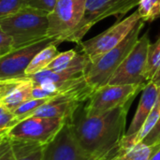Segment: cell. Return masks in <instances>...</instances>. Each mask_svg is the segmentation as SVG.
<instances>
[{"label":"cell","mask_w":160,"mask_h":160,"mask_svg":"<svg viewBox=\"0 0 160 160\" xmlns=\"http://www.w3.org/2000/svg\"><path fill=\"white\" fill-rule=\"evenodd\" d=\"M129 104L96 115L83 114L77 122L74 119V133L80 145L99 159L112 160L120 154Z\"/></svg>","instance_id":"1"},{"label":"cell","mask_w":160,"mask_h":160,"mask_svg":"<svg viewBox=\"0 0 160 160\" xmlns=\"http://www.w3.org/2000/svg\"><path fill=\"white\" fill-rule=\"evenodd\" d=\"M137 10L144 22H154L160 18V0H140Z\"/></svg>","instance_id":"18"},{"label":"cell","mask_w":160,"mask_h":160,"mask_svg":"<svg viewBox=\"0 0 160 160\" xmlns=\"http://www.w3.org/2000/svg\"><path fill=\"white\" fill-rule=\"evenodd\" d=\"M68 121L70 120L65 118L31 116L19 122L6 135L45 146L56 137Z\"/></svg>","instance_id":"8"},{"label":"cell","mask_w":160,"mask_h":160,"mask_svg":"<svg viewBox=\"0 0 160 160\" xmlns=\"http://www.w3.org/2000/svg\"><path fill=\"white\" fill-rule=\"evenodd\" d=\"M9 139L18 160H43L44 147L46 145L11 137Z\"/></svg>","instance_id":"14"},{"label":"cell","mask_w":160,"mask_h":160,"mask_svg":"<svg viewBox=\"0 0 160 160\" xmlns=\"http://www.w3.org/2000/svg\"><path fill=\"white\" fill-rule=\"evenodd\" d=\"M148 35L149 32L147 31L139 38L132 51L120 65L108 84H133L145 86L148 83L145 78L148 50L151 44Z\"/></svg>","instance_id":"7"},{"label":"cell","mask_w":160,"mask_h":160,"mask_svg":"<svg viewBox=\"0 0 160 160\" xmlns=\"http://www.w3.org/2000/svg\"><path fill=\"white\" fill-rule=\"evenodd\" d=\"M26 7L27 0H0V19L15 15Z\"/></svg>","instance_id":"20"},{"label":"cell","mask_w":160,"mask_h":160,"mask_svg":"<svg viewBox=\"0 0 160 160\" xmlns=\"http://www.w3.org/2000/svg\"><path fill=\"white\" fill-rule=\"evenodd\" d=\"M156 84H157L158 86H160V80L158 82H157V83H156Z\"/></svg>","instance_id":"28"},{"label":"cell","mask_w":160,"mask_h":160,"mask_svg":"<svg viewBox=\"0 0 160 160\" xmlns=\"http://www.w3.org/2000/svg\"><path fill=\"white\" fill-rule=\"evenodd\" d=\"M160 118V86H158V99L156 101V104L150 113V115L148 116L145 124L143 125V127L142 128V129L140 130V132L135 136L134 138V143L138 144L140 142H142V140L146 137V135L152 130V128L155 127V125L157 124V122L159 120Z\"/></svg>","instance_id":"19"},{"label":"cell","mask_w":160,"mask_h":160,"mask_svg":"<svg viewBox=\"0 0 160 160\" xmlns=\"http://www.w3.org/2000/svg\"><path fill=\"white\" fill-rule=\"evenodd\" d=\"M48 15L47 11L26 7L15 15L0 19V29L13 38L16 50L48 38Z\"/></svg>","instance_id":"2"},{"label":"cell","mask_w":160,"mask_h":160,"mask_svg":"<svg viewBox=\"0 0 160 160\" xmlns=\"http://www.w3.org/2000/svg\"><path fill=\"white\" fill-rule=\"evenodd\" d=\"M85 5L86 0H58L48 15V38L68 41L83 19Z\"/></svg>","instance_id":"6"},{"label":"cell","mask_w":160,"mask_h":160,"mask_svg":"<svg viewBox=\"0 0 160 160\" xmlns=\"http://www.w3.org/2000/svg\"><path fill=\"white\" fill-rule=\"evenodd\" d=\"M59 42H54L47 47H45L43 50H41L38 53L36 54L30 65L25 70V76L34 75L38 72H40L42 70H45L49 65L53 61V59L60 53V52L57 49V45Z\"/></svg>","instance_id":"15"},{"label":"cell","mask_w":160,"mask_h":160,"mask_svg":"<svg viewBox=\"0 0 160 160\" xmlns=\"http://www.w3.org/2000/svg\"><path fill=\"white\" fill-rule=\"evenodd\" d=\"M60 41L47 38L33 44L18 48L10 53L0 57V81L17 79L25 76V70L36 56L45 47Z\"/></svg>","instance_id":"11"},{"label":"cell","mask_w":160,"mask_h":160,"mask_svg":"<svg viewBox=\"0 0 160 160\" xmlns=\"http://www.w3.org/2000/svg\"><path fill=\"white\" fill-rule=\"evenodd\" d=\"M33 87L34 83L27 76L0 81V105L15 112L32 98Z\"/></svg>","instance_id":"12"},{"label":"cell","mask_w":160,"mask_h":160,"mask_svg":"<svg viewBox=\"0 0 160 160\" xmlns=\"http://www.w3.org/2000/svg\"><path fill=\"white\" fill-rule=\"evenodd\" d=\"M78 54V52L75 49L68 50L67 52H60L54 59L53 61L49 65V67L46 69H51V70H58L65 68L68 67L71 61L75 58V56Z\"/></svg>","instance_id":"21"},{"label":"cell","mask_w":160,"mask_h":160,"mask_svg":"<svg viewBox=\"0 0 160 160\" xmlns=\"http://www.w3.org/2000/svg\"><path fill=\"white\" fill-rule=\"evenodd\" d=\"M158 96V86L153 82H148L142 90L138 109L135 112L129 128H128V131L126 132V135H133L140 132L156 104Z\"/></svg>","instance_id":"13"},{"label":"cell","mask_w":160,"mask_h":160,"mask_svg":"<svg viewBox=\"0 0 160 160\" xmlns=\"http://www.w3.org/2000/svg\"><path fill=\"white\" fill-rule=\"evenodd\" d=\"M142 142L150 147L160 146V118L155 125V127L152 128V130L142 140Z\"/></svg>","instance_id":"25"},{"label":"cell","mask_w":160,"mask_h":160,"mask_svg":"<svg viewBox=\"0 0 160 160\" xmlns=\"http://www.w3.org/2000/svg\"><path fill=\"white\" fill-rule=\"evenodd\" d=\"M58 0H27V5L30 8L41 9L47 12L52 11Z\"/></svg>","instance_id":"26"},{"label":"cell","mask_w":160,"mask_h":160,"mask_svg":"<svg viewBox=\"0 0 160 160\" xmlns=\"http://www.w3.org/2000/svg\"><path fill=\"white\" fill-rule=\"evenodd\" d=\"M140 20H142L141 16L138 10H136L126 19L117 22L99 35L77 43L78 48H80L81 52L88 56L92 63L96 62L103 54L119 45L128 36Z\"/></svg>","instance_id":"5"},{"label":"cell","mask_w":160,"mask_h":160,"mask_svg":"<svg viewBox=\"0 0 160 160\" xmlns=\"http://www.w3.org/2000/svg\"><path fill=\"white\" fill-rule=\"evenodd\" d=\"M0 160H18L8 136H0Z\"/></svg>","instance_id":"23"},{"label":"cell","mask_w":160,"mask_h":160,"mask_svg":"<svg viewBox=\"0 0 160 160\" xmlns=\"http://www.w3.org/2000/svg\"><path fill=\"white\" fill-rule=\"evenodd\" d=\"M143 88L142 85L107 84L92 94L84 107L83 114L87 116L96 115L130 103Z\"/></svg>","instance_id":"9"},{"label":"cell","mask_w":160,"mask_h":160,"mask_svg":"<svg viewBox=\"0 0 160 160\" xmlns=\"http://www.w3.org/2000/svg\"><path fill=\"white\" fill-rule=\"evenodd\" d=\"M145 78L148 82L155 83L160 80V38L149 46Z\"/></svg>","instance_id":"16"},{"label":"cell","mask_w":160,"mask_h":160,"mask_svg":"<svg viewBox=\"0 0 160 160\" xmlns=\"http://www.w3.org/2000/svg\"><path fill=\"white\" fill-rule=\"evenodd\" d=\"M157 148L140 142L126 151H122L112 160H150Z\"/></svg>","instance_id":"17"},{"label":"cell","mask_w":160,"mask_h":160,"mask_svg":"<svg viewBox=\"0 0 160 160\" xmlns=\"http://www.w3.org/2000/svg\"><path fill=\"white\" fill-rule=\"evenodd\" d=\"M150 160H160V146H158L156 151L154 152V154L151 156Z\"/></svg>","instance_id":"27"},{"label":"cell","mask_w":160,"mask_h":160,"mask_svg":"<svg viewBox=\"0 0 160 160\" xmlns=\"http://www.w3.org/2000/svg\"><path fill=\"white\" fill-rule=\"evenodd\" d=\"M15 120L16 115L14 112L3 105H0V136L8 133V131L14 126Z\"/></svg>","instance_id":"22"},{"label":"cell","mask_w":160,"mask_h":160,"mask_svg":"<svg viewBox=\"0 0 160 160\" xmlns=\"http://www.w3.org/2000/svg\"><path fill=\"white\" fill-rule=\"evenodd\" d=\"M73 122L74 120L68 121L44 147L43 160H103L88 154L80 145L74 133Z\"/></svg>","instance_id":"10"},{"label":"cell","mask_w":160,"mask_h":160,"mask_svg":"<svg viewBox=\"0 0 160 160\" xmlns=\"http://www.w3.org/2000/svg\"><path fill=\"white\" fill-rule=\"evenodd\" d=\"M144 22L140 20L128 36L115 48L103 54L96 62H91L84 71V78L89 86L95 91L107 85L126 57L132 51L140 38Z\"/></svg>","instance_id":"3"},{"label":"cell","mask_w":160,"mask_h":160,"mask_svg":"<svg viewBox=\"0 0 160 160\" xmlns=\"http://www.w3.org/2000/svg\"><path fill=\"white\" fill-rule=\"evenodd\" d=\"M15 50L13 38L0 29V57H3Z\"/></svg>","instance_id":"24"},{"label":"cell","mask_w":160,"mask_h":160,"mask_svg":"<svg viewBox=\"0 0 160 160\" xmlns=\"http://www.w3.org/2000/svg\"><path fill=\"white\" fill-rule=\"evenodd\" d=\"M139 3L140 0H86L83 19L68 41L81 42L96 23L108 17L114 16L119 22L120 18L138 7Z\"/></svg>","instance_id":"4"}]
</instances>
